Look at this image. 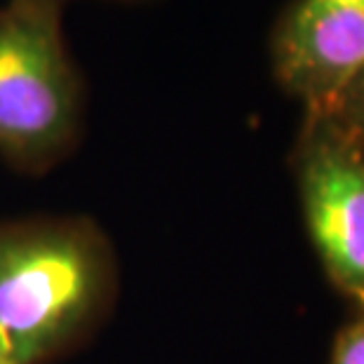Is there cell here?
I'll return each mask as SVG.
<instances>
[{
	"label": "cell",
	"mask_w": 364,
	"mask_h": 364,
	"mask_svg": "<svg viewBox=\"0 0 364 364\" xmlns=\"http://www.w3.org/2000/svg\"><path fill=\"white\" fill-rule=\"evenodd\" d=\"M358 85H360V87H362V90H364V75H362V80H360V82H358Z\"/></svg>",
	"instance_id": "cell-8"
},
{
	"label": "cell",
	"mask_w": 364,
	"mask_h": 364,
	"mask_svg": "<svg viewBox=\"0 0 364 364\" xmlns=\"http://www.w3.org/2000/svg\"><path fill=\"white\" fill-rule=\"evenodd\" d=\"M331 364H364V327L350 329L338 341Z\"/></svg>",
	"instance_id": "cell-5"
},
{
	"label": "cell",
	"mask_w": 364,
	"mask_h": 364,
	"mask_svg": "<svg viewBox=\"0 0 364 364\" xmlns=\"http://www.w3.org/2000/svg\"><path fill=\"white\" fill-rule=\"evenodd\" d=\"M120 266L90 216L0 221V343L12 364L78 353L113 315Z\"/></svg>",
	"instance_id": "cell-1"
},
{
	"label": "cell",
	"mask_w": 364,
	"mask_h": 364,
	"mask_svg": "<svg viewBox=\"0 0 364 364\" xmlns=\"http://www.w3.org/2000/svg\"><path fill=\"white\" fill-rule=\"evenodd\" d=\"M311 235L341 282L364 287V165L338 144L315 141L301 160Z\"/></svg>",
	"instance_id": "cell-4"
},
{
	"label": "cell",
	"mask_w": 364,
	"mask_h": 364,
	"mask_svg": "<svg viewBox=\"0 0 364 364\" xmlns=\"http://www.w3.org/2000/svg\"><path fill=\"white\" fill-rule=\"evenodd\" d=\"M0 364H12L10 355H7V350H5V346H3V343H0Z\"/></svg>",
	"instance_id": "cell-7"
},
{
	"label": "cell",
	"mask_w": 364,
	"mask_h": 364,
	"mask_svg": "<svg viewBox=\"0 0 364 364\" xmlns=\"http://www.w3.org/2000/svg\"><path fill=\"white\" fill-rule=\"evenodd\" d=\"M273 66L315 115L336 111L364 75V0H296L275 28Z\"/></svg>",
	"instance_id": "cell-3"
},
{
	"label": "cell",
	"mask_w": 364,
	"mask_h": 364,
	"mask_svg": "<svg viewBox=\"0 0 364 364\" xmlns=\"http://www.w3.org/2000/svg\"><path fill=\"white\" fill-rule=\"evenodd\" d=\"M87 90L52 0L0 5V158L43 176L71 158L85 132Z\"/></svg>",
	"instance_id": "cell-2"
},
{
	"label": "cell",
	"mask_w": 364,
	"mask_h": 364,
	"mask_svg": "<svg viewBox=\"0 0 364 364\" xmlns=\"http://www.w3.org/2000/svg\"><path fill=\"white\" fill-rule=\"evenodd\" d=\"M52 3H57L59 7H66L71 0H52ZM108 3H122V5H136V3H149V0H108Z\"/></svg>",
	"instance_id": "cell-6"
}]
</instances>
